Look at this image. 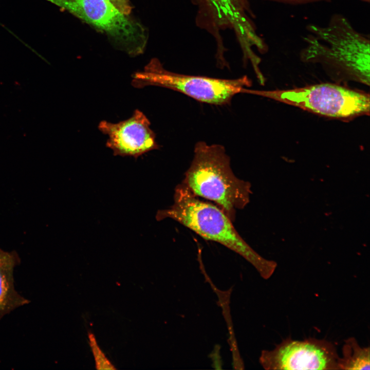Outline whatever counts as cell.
<instances>
[{"label":"cell","mask_w":370,"mask_h":370,"mask_svg":"<svg viewBox=\"0 0 370 370\" xmlns=\"http://www.w3.org/2000/svg\"><path fill=\"white\" fill-rule=\"evenodd\" d=\"M173 201L168 208L157 211V220L172 219L203 238L219 243L238 254L256 269L262 278L267 280L272 275L276 262L264 258L253 249L219 207L201 200L182 183L175 188Z\"/></svg>","instance_id":"cell-1"},{"label":"cell","mask_w":370,"mask_h":370,"mask_svg":"<svg viewBox=\"0 0 370 370\" xmlns=\"http://www.w3.org/2000/svg\"><path fill=\"white\" fill-rule=\"evenodd\" d=\"M241 92L266 97L330 118L345 119L369 115L368 94L335 84L273 90L243 88Z\"/></svg>","instance_id":"cell-4"},{"label":"cell","mask_w":370,"mask_h":370,"mask_svg":"<svg viewBox=\"0 0 370 370\" xmlns=\"http://www.w3.org/2000/svg\"><path fill=\"white\" fill-rule=\"evenodd\" d=\"M122 13L128 15L132 10L129 0H108Z\"/></svg>","instance_id":"cell-13"},{"label":"cell","mask_w":370,"mask_h":370,"mask_svg":"<svg viewBox=\"0 0 370 370\" xmlns=\"http://www.w3.org/2000/svg\"><path fill=\"white\" fill-rule=\"evenodd\" d=\"M132 85L141 88L156 86L181 92L201 102L225 105L250 86L251 81L244 76L235 79H223L205 76H191L171 72L165 69L157 59H152L144 69L132 75Z\"/></svg>","instance_id":"cell-5"},{"label":"cell","mask_w":370,"mask_h":370,"mask_svg":"<svg viewBox=\"0 0 370 370\" xmlns=\"http://www.w3.org/2000/svg\"><path fill=\"white\" fill-rule=\"evenodd\" d=\"M69 11L105 33L131 55L143 52L144 27L118 10L108 0H46Z\"/></svg>","instance_id":"cell-6"},{"label":"cell","mask_w":370,"mask_h":370,"mask_svg":"<svg viewBox=\"0 0 370 370\" xmlns=\"http://www.w3.org/2000/svg\"><path fill=\"white\" fill-rule=\"evenodd\" d=\"M301 53L304 62L320 63L369 85V40L337 15L325 26L311 25Z\"/></svg>","instance_id":"cell-3"},{"label":"cell","mask_w":370,"mask_h":370,"mask_svg":"<svg viewBox=\"0 0 370 370\" xmlns=\"http://www.w3.org/2000/svg\"><path fill=\"white\" fill-rule=\"evenodd\" d=\"M284 1H305V0H284Z\"/></svg>","instance_id":"cell-14"},{"label":"cell","mask_w":370,"mask_h":370,"mask_svg":"<svg viewBox=\"0 0 370 370\" xmlns=\"http://www.w3.org/2000/svg\"><path fill=\"white\" fill-rule=\"evenodd\" d=\"M338 370L369 369V347H361L354 337L347 338L342 347V357L338 358Z\"/></svg>","instance_id":"cell-10"},{"label":"cell","mask_w":370,"mask_h":370,"mask_svg":"<svg viewBox=\"0 0 370 370\" xmlns=\"http://www.w3.org/2000/svg\"><path fill=\"white\" fill-rule=\"evenodd\" d=\"M150 125L144 113L136 109L131 117L117 123L101 121L98 129L108 136L106 146L113 151L114 156L137 158L160 148Z\"/></svg>","instance_id":"cell-8"},{"label":"cell","mask_w":370,"mask_h":370,"mask_svg":"<svg viewBox=\"0 0 370 370\" xmlns=\"http://www.w3.org/2000/svg\"><path fill=\"white\" fill-rule=\"evenodd\" d=\"M362 1H366V2H369V0H362Z\"/></svg>","instance_id":"cell-15"},{"label":"cell","mask_w":370,"mask_h":370,"mask_svg":"<svg viewBox=\"0 0 370 370\" xmlns=\"http://www.w3.org/2000/svg\"><path fill=\"white\" fill-rule=\"evenodd\" d=\"M88 338L95 357L96 368L98 369H115V367L98 346L94 335L89 333Z\"/></svg>","instance_id":"cell-12"},{"label":"cell","mask_w":370,"mask_h":370,"mask_svg":"<svg viewBox=\"0 0 370 370\" xmlns=\"http://www.w3.org/2000/svg\"><path fill=\"white\" fill-rule=\"evenodd\" d=\"M20 262L17 252L6 251L0 248V320L30 302L18 293L14 287V269Z\"/></svg>","instance_id":"cell-9"},{"label":"cell","mask_w":370,"mask_h":370,"mask_svg":"<svg viewBox=\"0 0 370 370\" xmlns=\"http://www.w3.org/2000/svg\"><path fill=\"white\" fill-rule=\"evenodd\" d=\"M215 15L227 16L236 12L242 0H206Z\"/></svg>","instance_id":"cell-11"},{"label":"cell","mask_w":370,"mask_h":370,"mask_svg":"<svg viewBox=\"0 0 370 370\" xmlns=\"http://www.w3.org/2000/svg\"><path fill=\"white\" fill-rule=\"evenodd\" d=\"M339 357L331 342L314 338L294 340L288 337L273 349L263 350L259 362L267 370H338Z\"/></svg>","instance_id":"cell-7"},{"label":"cell","mask_w":370,"mask_h":370,"mask_svg":"<svg viewBox=\"0 0 370 370\" xmlns=\"http://www.w3.org/2000/svg\"><path fill=\"white\" fill-rule=\"evenodd\" d=\"M230 161L223 145L199 141L181 183L195 196L214 202L233 223L237 211L249 203L252 192L250 182L235 175Z\"/></svg>","instance_id":"cell-2"}]
</instances>
